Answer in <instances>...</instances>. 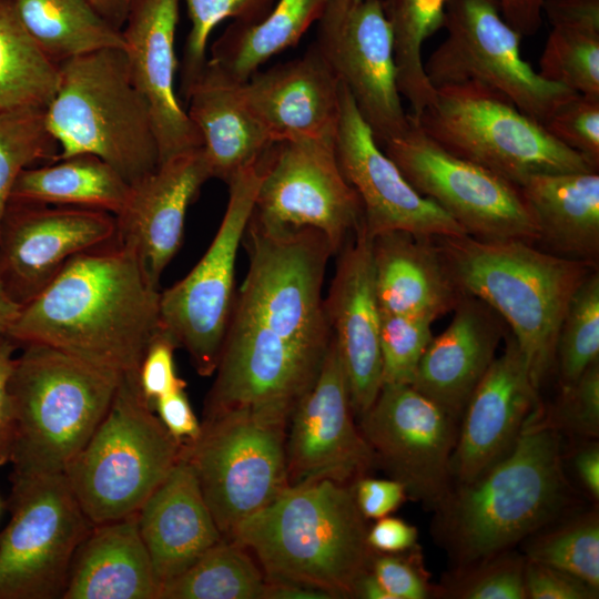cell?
Segmentation results:
<instances>
[{
  "instance_id": "obj_1",
  "label": "cell",
  "mask_w": 599,
  "mask_h": 599,
  "mask_svg": "<svg viewBox=\"0 0 599 599\" xmlns=\"http://www.w3.org/2000/svg\"><path fill=\"white\" fill-rule=\"evenodd\" d=\"M160 291L116 238L71 258L22 305L8 337L51 346L121 375H138L160 326Z\"/></svg>"
},
{
  "instance_id": "obj_2",
  "label": "cell",
  "mask_w": 599,
  "mask_h": 599,
  "mask_svg": "<svg viewBox=\"0 0 599 599\" xmlns=\"http://www.w3.org/2000/svg\"><path fill=\"white\" fill-rule=\"evenodd\" d=\"M246 276L235 293L224 338L286 364L318 370L332 339L323 284L334 252L325 235L252 216Z\"/></svg>"
},
{
  "instance_id": "obj_3",
  "label": "cell",
  "mask_w": 599,
  "mask_h": 599,
  "mask_svg": "<svg viewBox=\"0 0 599 599\" xmlns=\"http://www.w3.org/2000/svg\"><path fill=\"white\" fill-rule=\"evenodd\" d=\"M511 450L435 509L436 535L458 567L499 552L554 522L570 501L558 429L539 417Z\"/></svg>"
},
{
  "instance_id": "obj_4",
  "label": "cell",
  "mask_w": 599,
  "mask_h": 599,
  "mask_svg": "<svg viewBox=\"0 0 599 599\" xmlns=\"http://www.w3.org/2000/svg\"><path fill=\"white\" fill-rule=\"evenodd\" d=\"M365 521L352 486L322 479L288 486L229 539L250 551L266 580L354 598L374 554Z\"/></svg>"
},
{
  "instance_id": "obj_5",
  "label": "cell",
  "mask_w": 599,
  "mask_h": 599,
  "mask_svg": "<svg viewBox=\"0 0 599 599\" xmlns=\"http://www.w3.org/2000/svg\"><path fill=\"white\" fill-rule=\"evenodd\" d=\"M434 240L460 290L505 321L539 389L556 367L558 333L569 302L598 266L519 240L486 241L468 234Z\"/></svg>"
},
{
  "instance_id": "obj_6",
  "label": "cell",
  "mask_w": 599,
  "mask_h": 599,
  "mask_svg": "<svg viewBox=\"0 0 599 599\" xmlns=\"http://www.w3.org/2000/svg\"><path fill=\"white\" fill-rule=\"evenodd\" d=\"M121 378L51 346L23 345L9 380L12 476L63 473L104 418Z\"/></svg>"
},
{
  "instance_id": "obj_7",
  "label": "cell",
  "mask_w": 599,
  "mask_h": 599,
  "mask_svg": "<svg viewBox=\"0 0 599 599\" xmlns=\"http://www.w3.org/2000/svg\"><path fill=\"white\" fill-rule=\"evenodd\" d=\"M45 122L59 146L54 161L91 154L130 185L160 164L150 106L133 83L123 49L61 62Z\"/></svg>"
},
{
  "instance_id": "obj_8",
  "label": "cell",
  "mask_w": 599,
  "mask_h": 599,
  "mask_svg": "<svg viewBox=\"0 0 599 599\" xmlns=\"http://www.w3.org/2000/svg\"><path fill=\"white\" fill-rule=\"evenodd\" d=\"M181 441L122 375L104 418L63 475L90 521L135 514L181 458Z\"/></svg>"
},
{
  "instance_id": "obj_9",
  "label": "cell",
  "mask_w": 599,
  "mask_h": 599,
  "mask_svg": "<svg viewBox=\"0 0 599 599\" xmlns=\"http://www.w3.org/2000/svg\"><path fill=\"white\" fill-rule=\"evenodd\" d=\"M410 116L448 152L518 186L535 174L598 171L507 97L480 84L437 88L435 100L418 115Z\"/></svg>"
},
{
  "instance_id": "obj_10",
  "label": "cell",
  "mask_w": 599,
  "mask_h": 599,
  "mask_svg": "<svg viewBox=\"0 0 599 599\" xmlns=\"http://www.w3.org/2000/svg\"><path fill=\"white\" fill-rule=\"evenodd\" d=\"M287 424L233 409L204 418L197 437L182 444L181 457L194 470L223 538L288 487Z\"/></svg>"
},
{
  "instance_id": "obj_11",
  "label": "cell",
  "mask_w": 599,
  "mask_h": 599,
  "mask_svg": "<svg viewBox=\"0 0 599 599\" xmlns=\"http://www.w3.org/2000/svg\"><path fill=\"white\" fill-rule=\"evenodd\" d=\"M0 532V599H62L73 556L93 524L63 473L12 476Z\"/></svg>"
},
{
  "instance_id": "obj_12",
  "label": "cell",
  "mask_w": 599,
  "mask_h": 599,
  "mask_svg": "<svg viewBox=\"0 0 599 599\" xmlns=\"http://www.w3.org/2000/svg\"><path fill=\"white\" fill-rule=\"evenodd\" d=\"M264 158L227 182V205L219 230L196 265L160 292V326L184 348L196 373L212 376L235 296L237 251L255 209Z\"/></svg>"
},
{
  "instance_id": "obj_13",
  "label": "cell",
  "mask_w": 599,
  "mask_h": 599,
  "mask_svg": "<svg viewBox=\"0 0 599 599\" xmlns=\"http://www.w3.org/2000/svg\"><path fill=\"white\" fill-rule=\"evenodd\" d=\"M444 29L445 40L424 61L435 89L480 84L542 124L575 93L541 78L522 58V35L506 21L498 0H447Z\"/></svg>"
},
{
  "instance_id": "obj_14",
  "label": "cell",
  "mask_w": 599,
  "mask_h": 599,
  "mask_svg": "<svg viewBox=\"0 0 599 599\" xmlns=\"http://www.w3.org/2000/svg\"><path fill=\"white\" fill-rule=\"evenodd\" d=\"M408 115L407 130L380 145L408 183L473 237L536 244L538 226L520 187L448 152Z\"/></svg>"
},
{
  "instance_id": "obj_15",
  "label": "cell",
  "mask_w": 599,
  "mask_h": 599,
  "mask_svg": "<svg viewBox=\"0 0 599 599\" xmlns=\"http://www.w3.org/2000/svg\"><path fill=\"white\" fill-rule=\"evenodd\" d=\"M254 214L268 223L322 232L334 255L363 223V206L345 179L334 140L275 143L264 154Z\"/></svg>"
},
{
  "instance_id": "obj_16",
  "label": "cell",
  "mask_w": 599,
  "mask_h": 599,
  "mask_svg": "<svg viewBox=\"0 0 599 599\" xmlns=\"http://www.w3.org/2000/svg\"><path fill=\"white\" fill-rule=\"evenodd\" d=\"M313 43L348 90L379 146L407 130L392 28L380 0H329Z\"/></svg>"
},
{
  "instance_id": "obj_17",
  "label": "cell",
  "mask_w": 599,
  "mask_h": 599,
  "mask_svg": "<svg viewBox=\"0 0 599 599\" xmlns=\"http://www.w3.org/2000/svg\"><path fill=\"white\" fill-rule=\"evenodd\" d=\"M358 427L375 463L436 509L453 487L458 420L412 385H383Z\"/></svg>"
},
{
  "instance_id": "obj_18",
  "label": "cell",
  "mask_w": 599,
  "mask_h": 599,
  "mask_svg": "<svg viewBox=\"0 0 599 599\" xmlns=\"http://www.w3.org/2000/svg\"><path fill=\"white\" fill-rule=\"evenodd\" d=\"M354 416L347 376L332 336L315 383L287 424L288 486L322 479L353 486L367 475L375 457Z\"/></svg>"
},
{
  "instance_id": "obj_19",
  "label": "cell",
  "mask_w": 599,
  "mask_h": 599,
  "mask_svg": "<svg viewBox=\"0 0 599 599\" xmlns=\"http://www.w3.org/2000/svg\"><path fill=\"white\" fill-rule=\"evenodd\" d=\"M115 238L109 212L10 201L0 231V281L22 306L71 258Z\"/></svg>"
},
{
  "instance_id": "obj_20",
  "label": "cell",
  "mask_w": 599,
  "mask_h": 599,
  "mask_svg": "<svg viewBox=\"0 0 599 599\" xmlns=\"http://www.w3.org/2000/svg\"><path fill=\"white\" fill-rule=\"evenodd\" d=\"M334 148L345 179L361 199L363 226L370 237L392 231L430 237L467 234L453 217L408 183L382 150L342 83Z\"/></svg>"
},
{
  "instance_id": "obj_21",
  "label": "cell",
  "mask_w": 599,
  "mask_h": 599,
  "mask_svg": "<svg viewBox=\"0 0 599 599\" xmlns=\"http://www.w3.org/2000/svg\"><path fill=\"white\" fill-rule=\"evenodd\" d=\"M505 339L502 354L495 357L461 413L450 458L456 484L471 481L505 457L540 410L538 389L509 329Z\"/></svg>"
},
{
  "instance_id": "obj_22",
  "label": "cell",
  "mask_w": 599,
  "mask_h": 599,
  "mask_svg": "<svg viewBox=\"0 0 599 599\" xmlns=\"http://www.w3.org/2000/svg\"><path fill=\"white\" fill-rule=\"evenodd\" d=\"M337 255L324 304L347 376L352 407L359 417L373 405L383 386L380 311L375 291L372 237L363 223Z\"/></svg>"
},
{
  "instance_id": "obj_23",
  "label": "cell",
  "mask_w": 599,
  "mask_h": 599,
  "mask_svg": "<svg viewBox=\"0 0 599 599\" xmlns=\"http://www.w3.org/2000/svg\"><path fill=\"white\" fill-rule=\"evenodd\" d=\"M209 179L202 148L176 154L132 184L123 207L114 215L116 240L133 250L156 288L182 245L187 209Z\"/></svg>"
},
{
  "instance_id": "obj_24",
  "label": "cell",
  "mask_w": 599,
  "mask_h": 599,
  "mask_svg": "<svg viewBox=\"0 0 599 599\" xmlns=\"http://www.w3.org/2000/svg\"><path fill=\"white\" fill-rule=\"evenodd\" d=\"M181 0H134L122 28L131 78L146 100L160 163L202 148V139L175 91V34Z\"/></svg>"
},
{
  "instance_id": "obj_25",
  "label": "cell",
  "mask_w": 599,
  "mask_h": 599,
  "mask_svg": "<svg viewBox=\"0 0 599 599\" xmlns=\"http://www.w3.org/2000/svg\"><path fill=\"white\" fill-rule=\"evenodd\" d=\"M241 89L275 143L335 140L341 82L314 43L301 57L256 70Z\"/></svg>"
},
{
  "instance_id": "obj_26",
  "label": "cell",
  "mask_w": 599,
  "mask_h": 599,
  "mask_svg": "<svg viewBox=\"0 0 599 599\" xmlns=\"http://www.w3.org/2000/svg\"><path fill=\"white\" fill-rule=\"evenodd\" d=\"M453 312L448 327L427 346L412 386L459 422L508 327L495 309L467 293Z\"/></svg>"
},
{
  "instance_id": "obj_27",
  "label": "cell",
  "mask_w": 599,
  "mask_h": 599,
  "mask_svg": "<svg viewBox=\"0 0 599 599\" xmlns=\"http://www.w3.org/2000/svg\"><path fill=\"white\" fill-rule=\"evenodd\" d=\"M138 524L160 587L223 538L194 470L182 457L139 509Z\"/></svg>"
},
{
  "instance_id": "obj_28",
  "label": "cell",
  "mask_w": 599,
  "mask_h": 599,
  "mask_svg": "<svg viewBox=\"0 0 599 599\" xmlns=\"http://www.w3.org/2000/svg\"><path fill=\"white\" fill-rule=\"evenodd\" d=\"M375 291L382 313L432 323L453 312L464 292L430 236L392 231L372 237Z\"/></svg>"
},
{
  "instance_id": "obj_29",
  "label": "cell",
  "mask_w": 599,
  "mask_h": 599,
  "mask_svg": "<svg viewBox=\"0 0 599 599\" xmlns=\"http://www.w3.org/2000/svg\"><path fill=\"white\" fill-rule=\"evenodd\" d=\"M241 84L206 61L184 95L186 113L201 135L211 176L225 183L275 144L247 105Z\"/></svg>"
},
{
  "instance_id": "obj_30",
  "label": "cell",
  "mask_w": 599,
  "mask_h": 599,
  "mask_svg": "<svg viewBox=\"0 0 599 599\" xmlns=\"http://www.w3.org/2000/svg\"><path fill=\"white\" fill-rule=\"evenodd\" d=\"M138 512L95 524L78 547L62 599H158Z\"/></svg>"
},
{
  "instance_id": "obj_31",
  "label": "cell",
  "mask_w": 599,
  "mask_h": 599,
  "mask_svg": "<svg viewBox=\"0 0 599 599\" xmlns=\"http://www.w3.org/2000/svg\"><path fill=\"white\" fill-rule=\"evenodd\" d=\"M519 187L538 226L539 248L598 266V171L535 174Z\"/></svg>"
},
{
  "instance_id": "obj_32",
  "label": "cell",
  "mask_w": 599,
  "mask_h": 599,
  "mask_svg": "<svg viewBox=\"0 0 599 599\" xmlns=\"http://www.w3.org/2000/svg\"><path fill=\"white\" fill-rule=\"evenodd\" d=\"M329 0H276L256 22H232L212 43L207 61L243 83L272 57L296 45Z\"/></svg>"
},
{
  "instance_id": "obj_33",
  "label": "cell",
  "mask_w": 599,
  "mask_h": 599,
  "mask_svg": "<svg viewBox=\"0 0 599 599\" xmlns=\"http://www.w3.org/2000/svg\"><path fill=\"white\" fill-rule=\"evenodd\" d=\"M131 185L109 164L78 154L19 174L10 201L100 210L116 215Z\"/></svg>"
},
{
  "instance_id": "obj_34",
  "label": "cell",
  "mask_w": 599,
  "mask_h": 599,
  "mask_svg": "<svg viewBox=\"0 0 599 599\" xmlns=\"http://www.w3.org/2000/svg\"><path fill=\"white\" fill-rule=\"evenodd\" d=\"M12 1L27 32L57 64L100 50L124 49L122 31L88 0Z\"/></svg>"
},
{
  "instance_id": "obj_35",
  "label": "cell",
  "mask_w": 599,
  "mask_h": 599,
  "mask_svg": "<svg viewBox=\"0 0 599 599\" xmlns=\"http://www.w3.org/2000/svg\"><path fill=\"white\" fill-rule=\"evenodd\" d=\"M58 81L59 64L27 32L13 1L0 0V114L45 109Z\"/></svg>"
},
{
  "instance_id": "obj_36",
  "label": "cell",
  "mask_w": 599,
  "mask_h": 599,
  "mask_svg": "<svg viewBox=\"0 0 599 599\" xmlns=\"http://www.w3.org/2000/svg\"><path fill=\"white\" fill-rule=\"evenodd\" d=\"M392 28L399 93L418 115L436 98L424 69V43L444 28L447 0H380Z\"/></svg>"
},
{
  "instance_id": "obj_37",
  "label": "cell",
  "mask_w": 599,
  "mask_h": 599,
  "mask_svg": "<svg viewBox=\"0 0 599 599\" xmlns=\"http://www.w3.org/2000/svg\"><path fill=\"white\" fill-rule=\"evenodd\" d=\"M265 582L250 551L222 538L190 568L161 585L158 599H263Z\"/></svg>"
},
{
  "instance_id": "obj_38",
  "label": "cell",
  "mask_w": 599,
  "mask_h": 599,
  "mask_svg": "<svg viewBox=\"0 0 599 599\" xmlns=\"http://www.w3.org/2000/svg\"><path fill=\"white\" fill-rule=\"evenodd\" d=\"M525 557L566 571L599 589V517L587 511L529 536Z\"/></svg>"
},
{
  "instance_id": "obj_39",
  "label": "cell",
  "mask_w": 599,
  "mask_h": 599,
  "mask_svg": "<svg viewBox=\"0 0 599 599\" xmlns=\"http://www.w3.org/2000/svg\"><path fill=\"white\" fill-rule=\"evenodd\" d=\"M45 109L0 114V231L21 171L41 161L53 162L59 154L58 143L45 122Z\"/></svg>"
},
{
  "instance_id": "obj_40",
  "label": "cell",
  "mask_w": 599,
  "mask_h": 599,
  "mask_svg": "<svg viewBox=\"0 0 599 599\" xmlns=\"http://www.w3.org/2000/svg\"><path fill=\"white\" fill-rule=\"evenodd\" d=\"M599 361V271H592L571 297L560 324L556 367L561 387L575 383Z\"/></svg>"
},
{
  "instance_id": "obj_41",
  "label": "cell",
  "mask_w": 599,
  "mask_h": 599,
  "mask_svg": "<svg viewBox=\"0 0 599 599\" xmlns=\"http://www.w3.org/2000/svg\"><path fill=\"white\" fill-rule=\"evenodd\" d=\"M537 72L573 92L599 97V33L552 27Z\"/></svg>"
},
{
  "instance_id": "obj_42",
  "label": "cell",
  "mask_w": 599,
  "mask_h": 599,
  "mask_svg": "<svg viewBox=\"0 0 599 599\" xmlns=\"http://www.w3.org/2000/svg\"><path fill=\"white\" fill-rule=\"evenodd\" d=\"M190 19L181 63V93L185 95L207 61L209 39L215 27L226 19L256 22L276 0H184Z\"/></svg>"
},
{
  "instance_id": "obj_43",
  "label": "cell",
  "mask_w": 599,
  "mask_h": 599,
  "mask_svg": "<svg viewBox=\"0 0 599 599\" xmlns=\"http://www.w3.org/2000/svg\"><path fill=\"white\" fill-rule=\"evenodd\" d=\"M525 566L526 557L509 549L457 567L436 595L456 599H527Z\"/></svg>"
},
{
  "instance_id": "obj_44",
  "label": "cell",
  "mask_w": 599,
  "mask_h": 599,
  "mask_svg": "<svg viewBox=\"0 0 599 599\" xmlns=\"http://www.w3.org/2000/svg\"><path fill=\"white\" fill-rule=\"evenodd\" d=\"M432 322L380 312L383 385H412L419 362L433 339Z\"/></svg>"
},
{
  "instance_id": "obj_45",
  "label": "cell",
  "mask_w": 599,
  "mask_h": 599,
  "mask_svg": "<svg viewBox=\"0 0 599 599\" xmlns=\"http://www.w3.org/2000/svg\"><path fill=\"white\" fill-rule=\"evenodd\" d=\"M561 144L599 167V97L572 93L544 123Z\"/></svg>"
},
{
  "instance_id": "obj_46",
  "label": "cell",
  "mask_w": 599,
  "mask_h": 599,
  "mask_svg": "<svg viewBox=\"0 0 599 599\" xmlns=\"http://www.w3.org/2000/svg\"><path fill=\"white\" fill-rule=\"evenodd\" d=\"M544 422L586 438L599 434V361L591 364L560 396Z\"/></svg>"
},
{
  "instance_id": "obj_47",
  "label": "cell",
  "mask_w": 599,
  "mask_h": 599,
  "mask_svg": "<svg viewBox=\"0 0 599 599\" xmlns=\"http://www.w3.org/2000/svg\"><path fill=\"white\" fill-rule=\"evenodd\" d=\"M369 572L389 599H427L436 596L420 550L417 547L399 554H373Z\"/></svg>"
},
{
  "instance_id": "obj_48",
  "label": "cell",
  "mask_w": 599,
  "mask_h": 599,
  "mask_svg": "<svg viewBox=\"0 0 599 599\" xmlns=\"http://www.w3.org/2000/svg\"><path fill=\"white\" fill-rule=\"evenodd\" d=\"M175 348L177 345L171 336L160 329L149 344L140 364L138 385L151 408L159 397L176 388L186 387L185 380L176 374Z\"/></svg>"
},
{
  "instance_id": "obj_49",
  "label": "cell",
  "mask_w": 599,
  "mask_h": 599,
  "mask_svg": "<svg viewBox=\"0 0 599 599\" xmlns=\"http://www.w3.org/2000/svg\"><path fill=\"white\" fill-rule=\"evenodd\" d=\"M527 599H595L598 590L560 569L526 558Z\"/></svg>"
},
{
  "instance_id": "obj_50",
  "label": "cell",
  "mask_w": 599,
  "mask_h": 599,
  "mask_svg": "<svg viewBox=\"0 0 599 599\" xmlns=\"http://www.w3.org/2000/svg\"><path fill=\"white\" fill-rule=\"evenodd\" d=\"M355 502L362 516L377 520L396 511L408 495L405 486L394 479L363 476L352 486Z\"/></svg>"
},
{
  "instance_id": "obj_51",
  "label": "cell",
  "mask_w": 599,
  "mask_h": 599,
  "mask_svg": "<svg viewBox=\"0 0 599 599\" xmlns=\"http://www.w3.org/2000/svg\"><path fill=\"white\" fill-rule=\"evenodd\" d=\"M165 429L179 441L184 443L197 437L201 430L199 422L185 393V387L176 388L152 405Z\"/></svg>"
},
{
  "instance_id": "obj_52",
  "label": "cell",
  "mask_w": 599,
  "mask_h": 599,
  "mask_svg": "<svg viewBox=\"0 0 599 599\" xmlns=\"http://www.w3.org/2000/svg\"><path fill=\"white\" fill-rule=\"evenodd\" d=\"M14 349L16 343L9 337L0 341V467L10 463L16 439V416L9 392Z\"/></svg>"
},
{
  "instance_id": "obj_53",
  "label": "cell",
  "mask_w": 599,
  "mask_h": 599,
  "mask_svg": "<svg viewBox=\"0 0 599 599\" xmlns=\"http://www.w3.org/2000/svg\"><path fill=\"white\" fill-rule=\"evenodd\" d=\"M418 530L402 518L386 516L367 529L369 548L380 554H399L417 547Z\"/></svg>"
},
{
  "instance_id": "obj_54",
  "label": "cell",
  "mask_w": 599,
  "mask_h": 599,
  "mask_svg": "<svg viewBox=\"0 0 599 599\" xmlns=\"http://www.w3.org/2000/svg\"><path fill=\"white\" fill-rule=\"evenodd\" d=\"M542 13L551 27L599 33V0H545Z\"/></svg>"
},
{
  "instance_id": "obj_55",
  "label": "cell",
  "mask_w": 599,
  "mask_h": 599,
  "mask_svg": "<svg viewBox=\"0 0 599 599\" xmlns=\"http://www.w3.org/2000/svg\"><path fill=\"white\" fill-rule=\"evenodd\" d=\"M506 21L522 37L535 34L542 23L545 0H498Z\"/></svg>"
},
{
  "instance_id": "obj_56",
  "label": "cell",
  "mask_w": 599,
  "mask_h": 599,
  "mask_svg": "<svg viewBox=\"0 0 599 599\" xmlns=\"http://www.w3.org/2000/svg\"><path fill=\"white\" fill-rule=\"evenodd\" d=\"M573 466L577 476L587 490L596 500L599 499V447L592 443L581 447L575 455Z\"/></svg>"
},
{
  "instance_id": "obj_57",
  "label": "cell",
  "mask_w": 599,
  "mask_h": 599,
  "mask_svg": "<svg viewBox=\"0 0 599 599\" xmlns=\"http://www.w3.org/2000/svg\"><path fill=\"white\" fill-rule=\"evenodd\" d=\"M263 599H333L321 589L288 581L266 580Z\"/></svg>"
},
{
  "instance_id": "obj_58",
  "label": "cell",
  "mask_w": 599,
  "mask_h": 599,
  "mask_svg": "<svg viewBox=\"0 0 599 599\" xmlns=\"http://www.w3.org/2000/svg\"><path fill=\"white\" fill-rule=\"evenodd\" d=\"M109 23L122 30L134 0H88Z\"/></svg>"
},
{
  "instance_id": "obj_59",
  "label": "cell",
  "mask_w": 599,
  "mask_h": 599,
  "mask_svg": "<svg viewBox=\"0 0 599 599\" xmlns=\"http://www.w3.org/2000/svg\"><path fill=\"white\" fill-rule=\"evenodd\" d=\"M20 308L21 305L11 297L0 281V341L8 337Z\"/></svg>"
},
{
  "instance_id": "obj_60",
  "label": "cell",
  "mask_w": 599,
  "mask_h": 599,
  "mask_svg": "<svg viewBox=\"0 0 599 599\" xmlns=\"http://www.w3.org/2000/svg\"><path fill=\"white\" fill-rule=\"evenodd\" d=\"M1 509H2V501L0 499V514H1Z\"/></svg>"
}]
</instances>
